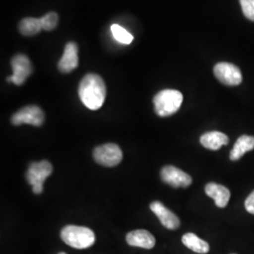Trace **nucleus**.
I'll use <instances>...</instances> for the list:
<instances>
[{"label": "nucleus", "instance_id": "1", "mask_svg": "<svg viewBox=\"0 0 254 254\" xmlns=\"http://www.w3.org/2000/svg\"><path fill=\"white\" fill-rule=\"evenodd\" d=\"M78 94L85 107L97 110L104 105L107 95V88L104 79L96 73L86 74L79 84Z\"/></svg>", "mask_w": 254, "mask_h": 254}, {"label": "nucleus", "instance_id": "2", "mask_svg": "<svg viewBox=\"0 0 254 254\" xmlns=\"http://www.w3.org/2000/svg\"><path fill=\"white\" fill-rule=\"evenodd\" d=\"M62 239L67 245L77 249L83 250L88 249L94 244L95 235L90 228L68 225L62 230L61 233Z\"/></svg>", "mask_w": 254, "mask_h": 254}, {"label": "nucleus", "instance_id": "3", "mask_svg": "<svg viewBox=\"0 0 254 254\" xmlns=\"http://www.w3.org/2000/svg\"><path fill=\"white\" fill-rule=\"evenodd\" d=\"M183 94L176 90H163L154 97V110L160 117H169L176 113L183 103Z\"/></svg>", "mask_w": 254, "mask_h": 254}, {"label": "nucleus", "instance_id": "4", "mask_svg": "<svg viewBox=\"0 0 254 254\" xmlns=\"http://www.w3.org/2000/svg\"><path fill=\"white\" fill-rule=\"evenodd\" d=\"M53 172L52 164L47 160L32 162L27 169V182L32 186V191L35 194H41L44 191V183Z\"/></svg>", "mask_w": 254, "mask_h": 254}, {"label": "nucleus", "instance_id": "5", "mask_svg": "<svg viewBox=\"0 0 254 254\" xmlns=\"http://www.w3.org/2000/svg\"><path fill=\"white\" fill-rule=\"evenodd\" d=\"M93 158L105 167H115L123 159V152L117 144L107 143L98 146L93 151Z\"/></svg>", "mask_w": 254, "mask_h": 254}, {"label": "nucleus", "instance_id": "6", "mask_svg": "<svg viewBox=\"0 0 254 254\" xmlns=\"http://www.w3.org/2000/svg\"><path fill=\"white\" fill-rule=\"evenodd\" d=\"M10 65L12 68V75L9 76L7 80L17 86L23 85L33 71L31 63L26 55H15L10 61Z\"/></svg>", "mask_w": 254, "mask_h": 254}, {"label": "nucleus", "instance_id": "7", "mask_svg": "<svg viewBox=\"0 0 254 254\" xmlns=\"http://www.w3.org/2000/svg\"><path fill=\"white\" fill-rule=\"evenodd\" d=\"M45 122V113L38 106H27L18 110L11 117V123L14 126L31 125L41 127Z\"/></svg>", "mask_w": 254, "mask_h": 254}, {"label": "nucleus", "instance_id": "8", "mask_svg": "<svg viewBox=\"0 0 254 254\" xmlns=\"http://www.w3.org/2000/svg\"><path fill=\"white\" fill-rule=\"evenodd\" d=\"M214 74L218 81L226 86H237L242 82V73L235 64L219 63L214 67Z\"/></svg>", "mask_w": 254, "mask_h": 254}, {"label": "nucleus", "instance_id": "9", "mask_svg": "<svg viewBox=\"0 0 254 254\" xmlns=\"http://www.w3.org/2000/svg\"><path fill=\"white\" fill-rule=\"evenodd\" d=\"M164 183L172 186L173 188H188L192 183L190 175L183 172L174 166H165L160 173Z\"/></svg>", "mask_w": 254, "mask_h": 254}, {"label": "nucleus", "instance_id": "10", "mask_svg": "<svg viewBox=\"0 0 254 254\" xmlns=\"http://www.w3.org/2000/svg\"><path fill=\"white\" fill-rule=\"evenodd\" d=\"M150 208L154 215L158 218L164 227L169 230H176L180 226L179 218L170 209L167 208L162 202L157 200L153 201L150 204Z\"/></svg>", "mask_w": 254, "mask_h": 254}, {"label": "nucleus", "instance_id": "11", "mask_svg": "<svg viewBox=\"0 0 254 254\" xmlns=\"http://www.w3.org/2000/svg\"><path fill=\"white\" fill-rule=\"evenodd\" d=\"M78 66V46L73 43H68L64 48V55L60 60L58 67L64 73H71Z\"/></svg>", "mask_w": 254, "mask_h": 254}, {"label": "nucleus", "instance_id": "12", "mask_svg": "<svg viewBox=\"0 0 254 254\" xmlns=\"http://www.w3.org/2000/svg\"><path fill=\"white\" fill-rule=\"evenodd\" d=\"M128 245L151 250L155 245L154 236L146 230H136L128 233L127 236Z\"/></svg>", "mask_w": 254, "mask_h": 254}, {"label": "nucleus", "instance_id": "13", "mask_svg": "<svg viewBox=\"0 0 254 254\" xmlns=\"http://www.w3.org/2000/svg\"><path fill=\"white\" fill-rule=\"evenodd\" d=\"M206 195L215 200L216 205L219 208L227 206L231 198V192L226 187L218 185L216 183H209L205 186Z\"/></svg>", "mask_w": 254, "mask_h": 254}, {"label": "nucleus", "instance_id": "14", "mask_svg": "<svg viewBox=\"0 0 254 254\" xmlns=\"http://www.w3.org/2000/svg\"><path fill=\"white\" fill-rule=\"evenodd\" d=\"M200 144L204 148L217 151L219 150L222 146L227 145L229 143V137L227 135L218 132V131H212L207 132L200 136Z\"/></svg>", "mask_w": 254, "mask_h": 254}, {"label": "nucleus", "instance_id": "15", "mask_svg": "<svg viewBox=\"0 0 254 254\" xmlns=\"http://www.w3.org/2000/svg\"><path fill=\"white\" fill-rule=\"evenodd\" d=\"M254 149V136L243 135L237 140L230 153V158L233 161L239 160L244 154Z\"/></svg>", "mask_w": 254, "mask_h": 254}, {"label": "nucleus", "instance_id": "16", "mask_svg": "<svg viewBox=\"0 0 254 254\" xmlns=\"http://www.w3.org/2000/svg\"><path fill=\"white\" fill-rule=\"evenodd\" d=\"M182 242L187 248H189L190 250L197 254H208L210 250V247L207 242L200 239V237H198L195 234H192V233H188L184 235L182 237Z\"/></svg>", "mask_w": 254, "mask_h": 254}, {"label": "nucleus", "instance_id": "17", "mask_svg": "<svg viewBox=\"0 0 254 254\" xmlns=\"http://www.w3.org/2000/svg\"><path fill=\"white\" fill-rule=\"evenodd\" d=\"M19 31L24 36H33L38 34L42 29L41 19L27 17L21 20L18 25Z\"/></svg>", "mask_w": 254, "mask_h": 254}, {"label": "nucleus", "instance_id": "18", "mask_svg": "<svg viewBox=\"0 0 254 254\" xmlns=\"http://www.w3.org/2000/svg\"><path fill=\"white\" fill-rule=\"evenodd\" d=\"M111 32L115 40L123 45H130L134 40V37L131 33H129L126 28L119 26L117 24L111 26Z\"/></svg>", "mask_w": 254, "mask_h": 254}, {"label": "nucleus", "instance_id": "19", "mask_svg": "<svg viewBox=\"0 0 254 254\" xmlns=\"http://www.w3.org/2000/svg\"><path fill=\"white\" fill-rule=\"evenodd\" d=\"M41 19L43 29L46 31H51L55 29L59 23V15L56 12H48Z\"/></svg>", "mask_w": 254, "mask_h": 254}, {"label": "nucleus", "instance_id": "20", "mask_svg": "<svg viewBox=\"0 0 254 254\" xmlns=\"http://www.w3.org/2000/svg\"><path fill=\"white\" fill-rule=\"evenodd\" d=\"M240 5L246 17L254 22V0H240Z\"/></svg>", "mask_w": 254, "mask_h": 254}, {"label": "nucleus", "instance_id": "21", "mask_svg": "<svg viewBox=\"0 0 254 254\" xmlns=\"http://www.w3.org/2000/svg\"><path fill=\"white\" fill-rule=\"evenodd\" d=\"M245 208L250 214L254 215V190L249 195L245 200Z\"/></svg>", "mask_w": 254, "mask_h": 254}, {"label": "nucleus", "instance_id": "22", "mask_svg": "<svg viewBox=\"0 0 254 254\" xmlns=\"http://www.w3.org/2000/svg\"><path fill=\"white\" fill-rule=\"evenodd\" d=\"M65 254V253H60V254Z\"/></svg>", "mask_w": 254, "mask_h": 254}]
</instances>
